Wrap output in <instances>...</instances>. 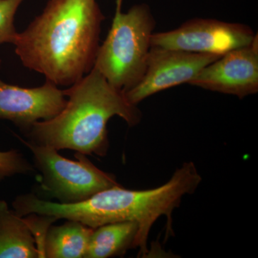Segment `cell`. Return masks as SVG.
Returning a JSON list of instances; mask_svg holds the SVG:
<instances>
[{"label":"cell","mask_w":258,"mask_h":258,"mask_svg":"<svg viewBox=\"0 0 258 258\" xmlns=\"http://www.w3.org/2000/svg\"><path fill=\"white\" fill-rule=\"evenodd\" d=\"M93 231V228L75 220L50 226L42 244V257H85Z\"/></svg>","instance_id":"11"},{"label":"cell","mask_w":258,"mask_h":258,"mask_svg":"<svg viewBox=\"0 0 258 258\" xmlns=\"http://www.w3.org/2000/svg\"><path fill=\"white\" fill-rule=\"evenodd\" d=\"M202 181L196 166L190 161L176 169L167 182L154 189L131 190L118 185L81 203L69 205L42 200L33 193L25 194L19 202V210L23 215L36 214L75 220L93 229L113 222H137L136 248L139 249V257H144L149 253L148 239L154 224L159 217L166 216V234L173 233V211L179 208L185 195L196 191Z\"/></svg>","instance_id":"2"},{"label":"cell","mask_w":258,"mask_h":258,"mask_svg":"<svg viewBox=\"0 0 258 258\" xmlns=\"http://www.w3.org/2000/svg\"><path fill=\"white\" fill-rule=\"evenodd\" d=\"M1 62L0 59V66ZM66 101L63 90L48 81L40 87L27 88L0 79V118L13 122L25 132L35 122L55 116Z\"/></svg>","instance_id":"9"},{"label":"cell","mask_w":258,"mask_h":258,"mask_svg":"<svg viewBox=\"0 0 258 258\" xmlns=\"http://www.w3.org/2000/svg\"><path fill=\"white\" fill-rule=\"evenodd\" d=\"M35 169L19 151L0 152V181L18 174H32Z\"/></svg>","instance_id":"13"},{"label":"cell","mask_w":258,"mask_h":258,"mask_svg":"<svg viewBox=\"0 0 258 258\" xmlns=\"http://www.w3.org/2000/svg\"><path fill=\"white\" fill-rule=\"evenodd\" d=\"M123 0H117L111 28L100 45L93 69L113 87L123 93L143 77L156 22L146 4L121 11Z\"/></svg>","instance_id":"4"},{"label":"cell","mask_w":258,"mask_h":258,"mask_svg":"<svg viewBox=\"0 0 258 258\" xmlns=\"http://www.w3.org/2000/svg\"><path fill=\"white\" fill-rule=\"evenodd\" d=\"M189 84L242 99L258 92V37L208 64Z\"/></svg>","instance_id":"8"},{"label":"cell","mask_w":258,"mask_h":258,"mask_svg":"<svg viewBox=\"0 0 258 258\" xmlns=\"http://www.w3.org/2000/svg\"><path fill=\"white\" fill-rule=\"evenodd\" d=\"M18 139L33 154L34 167L41 173L40 187L59 203H81L120 185L114 175L98 169L86 154L76 152V160H71L53 148Z\"/></svg>","instance_id":"5"},{"label":"cell","mask_w":258,"mask_h":258,"mask_svg":"<svg viewBox=\"0 0 258 258\" xmlns=\"http://www.w3.org/2000/svg\"><path fill=\"white\" fill-rule=\"evenodd\" d=\"M105 20L96 0H49L13 42L23 66L71 86L94 66Z\"/></svg>","instance_id":"1"},{"label":"cell","mask_w":258,"mask_h":258,"mask_svg":"<svg viewBox=\"0 0 258 258\" xmlns=\"http://www.w3.org/2000/svg\"><path fill=\"white\" fill-rule=\"evenodd\" d=\"M24 1L0 0V45L15 42L18 33L15 28V16Z\"/></svg>","instance_id":"14"},{"label":"cell","mask_w":258,"mask_h":258,"mask_svg":"<svg viewBox=\"0 0 258 258\" xmlns=\"http://www.w3.org/2000/svg\"><path fill=\"white\" fill-rule=\"evenodd\" d=\"M35 257L40 251L26 219L0 200V258Z\"/></svg>","instance_id":"10"},{"label":"cell","mask_w":258,"mask_h":258,"mask_svg":"<svg viewBox=\"0 0 258 258\" xmlns=\"http://www.w3.org/2000/svg\"><path fill=\"white\" fill-rule=\"evenodd\" d=\"M256 35L243 24L195 18L174 30L154 32L151 44L171 50L223 55L249 45Z\"/></svg>","instance_id":"6"},{"label":"cell","mask_w":258,"mask_h":258,"mask_svg":"<svg viewBox=\"0 0 258 258\" xmlns=\"http://www.w3.org/2000/svg\"><path fill=\"white\" fill-rule=\"evenodd\" d=\"M221 56L152 46L143 77L124 92L125 98L137 106L156 93L189 83L205 66Z\"/></svg>","instance_id":"7"},{"label":"cell","mask_w":258,"mask_h":258,"mask_svg":"<svg viewBox=\"0 0 258 258\" xmlns=\"http://www.w3.org/2000/svg\"><path fill=\"white\" fill-rule=\"evenodd\" d=\"M63 93L67 101L62 111L53 118L33 123L26 132L28 142L57 151L71 149L104 157L109 148L108 120L118 116L129 127L142 120L137 105L93 68Z\"/></svg>","instance_id":"3"},{"label":"cell","mask_w":258,"mask_h":258,"mask_svg":"<svg viewBox=\"0 0 258 258\" xmlns=\"http://www.w3.org/2000/svg\"><path fill=\"white\" fill-rule=\"evenodd\" d=\"M139 225L134 222L106 224L93 229L85 258H108L123 255L136 248Z\"/></svg>","instance_id":"12"}]
</instances>
